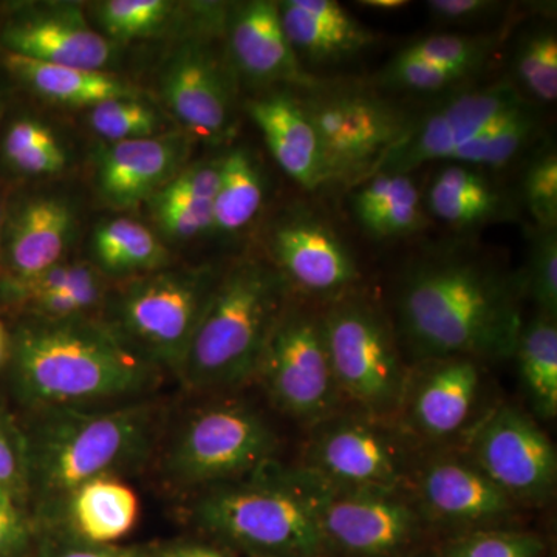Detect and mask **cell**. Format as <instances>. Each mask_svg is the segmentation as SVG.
I'll list each match as a JSON object with an SVG mask.
<instances>
[{
  "instance_id": "cell-1",
  "label": "cell",
  "mask_w": 557,
  "mask_h": 557,
  "mask_svg": "<svg viewBox=\"0 0 557 557\" xmlns=\"http://www.w3.org/2000/svg\"><path fill=\"white\" fill-rule=\"evenodd\" d=\"M522 281L475 252H426L399 281V338L418 361L508 359L522 329Z\"/></svg>"
},
{
  "instance_id": "cell-2",
  "label": "cell",
  "mask_w": 557,
  "mask_h": 557,
  "mask_svg": "<svg viewBox=\"0 0 557 557\" xmlns=\"http://www.w3.org/2000/svg\"><path fill=\"white\" fill-rule=\"evenodd\" d=\"M9 354L11 387L28 412L127 405L161 379V370L90 318H33L16 330Z\"/></svg>"
},
{
  "instance_id": "cell-3",
  "label": "cell",
  "mask_w": 557,
  "mask_h": 557,
  "mask_svg": "<svg viewBox=\"0 0 557 557\" xmlns=\"http://www.w3.org/2000/svg\"><path fill=\"white\" fill-rule=\"evenodd\" d=\"M163 409L149 399L94 409H44L24 424L28 502L61 511L90 480L139 467L159 438Z\"/></svg>"
},
{
  "instance_id": "cell-4",
  "label": "cell",
  "mask_w": 557,
  "mask_h": 557,
  "mask_svg": "<svg viewBox=\"0 0 557 557\" xmlns=\"http://www.w3.org/2000/svg\"><path fill=\"white\" fill-rule=\"evenodd\" d=\"M288 284L276 267L245 259L220 274L182 366L190 391L240 386L252 379L274 325L288 306Z\"/></svg>"
},
{
  "instance_id": "cell-5",
  "label": "cell",
  "mask_w": 557,
  "mask_h": 557,
  "mask_svg": "<svg viewBox=\"0 0 557 557\" xmlns=\"http://www.w3.org/2000/svg\"><path fill=\"white\" fill-rule=\"evenodd\" d=\"M193 519L212 537L259 557H332L293 469L270 463L209 487L194 504Z\"/></svg>"
},
{
  "instance_id": "cell-6",
  "label": "cell",
  "mask_w": 557,
  "mask_h": 557,
  "mask_svg": "<svg viewBox=\"0 0 557 557\" xmlns=\"http://www.w3.org/2000/svg\"><path fill=\"white\" fill-rule=\"evenodd\" d=\"M220 274L203 269L141 274L106 296V327L137 357L177 375Z\"/></svg>"
},
{
  "instance_id": "cell-7",
  "label": "cell",
  "mask_w": 557,
  "mask_h": 557,
  "mask_svg": "<svg viewBox=\"0 0 557 557\" xmlns=\"http://www.w3.org/2000/svg\"><path fill=\"white\" fill-rule=\"evenodd\" d=\"M321 321L341 398L364 416L397 417L410 370L387 319L372 304L344 296L321 313Z\"/></svg>"
},
{
  "instance_id": "cell-8",
  "label": "cell",
  "mask_w": 557,
  "mask_h": 557,
  "mask_svg": "<svg viewBox=\"0 0 557 557\" xmlns=\"http://www.w3.org/2000/svg\"><path fill=\"white\" fill-rule=\"evenodd\" d=\"M300 108L317 134L325 183L364 182L408 134L413 120L379 95L332 87L304 89Z\"/></svg>"
},
{
  "instance_id": "cell-9",
  "label": "cell",
  "mask_w": 557,
  "mask_h": 557,
  "mask_svg": "<svg viewBox=\"0 0 557 557\" xmlns=\"http://www.w3.org/2000/svg\"><path fill=\"white\" fill-rule=\"evenodd\" d=\"M273 428L244 403L197 410L172 440L163 474L177 487L209 490L256 474L276 450Z\"/></svg>"
},
{
  "instance_id": "cell-10",
  "label": "cell",
  "mask_w": 557,
  "mask_h": 557,
  "mask_svg": "<svg viewBox=\"0 0 557 557\" xmlns=\"http://www.w3.org/2000/svg\"><path fill=\"white\" fill-rule=\"evenodd\" d=\"M293 474L332 556L406 557L426 525L409 490L336 486L300 467Z\"/></svg>"
},
{
  "instance_id": "cell-11",
  "label": "cell",
  "mask_w": 557,
  "mask_h": 557,
  "mask_svg": "<svg viewBox=\"0 0 557 557\" xmlns=\"http://www.w3.org/2000/svg\"><path fill=\"white\" fill-rule=\"evenodd\" d=\"M409 442L388 420L335 413L314 424L300 468L336 486L409 490L417 465Z\"/></svg>"
},
{
  "instance_id": "cell-12",
  "label": "cell",
  "mask_w": 557,
  "mask_h": 557,
  "mask_svg": "<svg viewBox=\"0 0 557 557\" xmlns=\"http://www.w3.org/2000/svg\"><path fill=\"white\" fill-rule=\"evenodd\" d=\"M282 412L317 424L335 416L341 399L321 314L285 307L271 332L256 375Z\"/></svg>"
},
{
  "instance_id": "cell-13",
  "label": "cell",
  "mask_w": 557,
  "mask_h": 557,
  "mask_svg": "<svg viewBox=\"0 0 557 557\" xmlns=\"http://www.w3.org/2000/svg\"><path fill=\"white\" fill-rule=\"evenodd\" d=\"M465 456L516 505L548 500L556 486L555 445L536 420L511 405L490 410L472 429Z\"/></svg>"
},
{
  "instance_id": "cell-14",
  "label": "cell",
  "mask_w": 557,
  "mask_h": 557,
  "mask_svg": "<svg viewBox=\"0 0 557 557\" xmlns=\"http://www.w3.org/2000/svg\"><path fill=\"white\" fill-rule=\"evenodd\" d=\"M525 106V98L511 83L463 91L426 119L413 121L406 137L387 153L375 174H410L434 161L446 163L458 149Z\"/></svg>"
},
{
  "instance_id": "cell-15",
  "label": "cell",
  "mask_w": 557,
  "mask_h": 557,
  "mask_svg": "<svg viewBox=\"0 0 557 557\" xmlns=\"http://www.w3.org/2000/svg\"><path fill=\"white\" fill-rule=\"evenodd\" d=\"M424 522L461 533L508 522L516 504L467 456H435L416 465L409 486Z\"/></svg>"
},
{
  "instance_id": "cell-16",
  "label": "cell",
  "mask_w": 557,
  "mask_h": 557,
  "mask_svg": "<svg viewBox=\"0 0 557 557\" xmlns=\"http://www.w3.org/2000/svg\"><path fill=\"white\" fill-rule=\"evenodd\" d=\"M270 249L288 287L314 299L344 298L361 276L354 252L314 212H293L277 223Z\"/></svg>"
},
{
  "instance_id": "cell-17",
  "label": "cell",
  "mask_w": 557,
  "mask_h": 557,
  "mask_svg": "<svg viewBox=\"0 0 557 557\" xmlns=\"http://www.w3.org/2000/svg\"><path fill=\"white\" fill-rule=\"evenodd\" d=\"M409 372L398 416L409 438L442 442L463 432L482 392V369L471 358L429 359Z\"/></svg>"
},
{
  "instance_id": "cell-18",
  "label": "cell",
  "mask_w": 557,
  "mask_h": 557,
  "mask_svg": "<svg viewBox=\"0 0 557 557\" xmlns=\"http://www.w3.org/2000/svg\"><path fill=\"white\" fill-rule=\"evenodd\" d=\"M163 98L197 137L218 145L234 129V94L226 70L211 51L188 46L175 54L163 76Z\"/></svg>"
},
{
  "instance_id": "cell-19",
  "label": "cell",
  "mask_w": 557,
  "mask_h": 557,
  "mask_svg": "<svg viewBox=\"0 0 557 557\" xmlns=\"http://www.w3.org/2000/svg\"><path fill=\"white\" fill-rule=\"evenodd\" d=\"M7 53L47 64L104 70L112 40L87 25L78 7H50L9 22L2 32Z\"/></svg>"
},
{
  "instance_id": "cell-20",
  "label": "cell",
  "mask_w": 557,
  "mask_h": 557,
  "mask_svg": "<svg viewBox=\"0 0 557 557\" xmlns=\"http://www.w3.org/2000/svg\"><path fill=\"white\" fill-rule=\"evenodd\" d=\"M228 47L237 70L255 83H284L302 90L322 83L304 69L289 46L278 2L252 0L237 7L228 21Z\"/></svg>"
},
{
  "instance_id": "cell-21",
  "label": "cell",
  "mask_w": 557,
  "mask_h": 557,
  "mask_svg": "<svg viewBox=\"0 0 557 557\" xmlns=\"http://www.w3.org/2000/svg\"><path fill=\"white\" fill-rule=\"evenodd\" d=\"M188 153L182 137L113 143L100 153L97 185L110 207L129 209L150 200L175 175Z\"/></svg>"
},
{
  "instance_id": "cell-22",
  "label": "cell",
  "mask_w": 557,
  "mask_h": 557,
  "mask_svg": "<svg viewBox=\"0 0 557 557\" xmlns=\"http://www.w3.org/2000/svg\"><path fill=\"white\" fill-rule=\"evenodd\" d=\"M282 27L299 61L329 64L372 46L373 35L335 0L278 2Z\"/></svg>"
},
{
  "instance_id": "cell-23",
  "label": "cell",
  "mask_w": 557,
  "mask_h": 557,
  "mask_svg": "<svg viewBox=\"0 0 557 557\" xmlns=\"http://www.w3.org/2000/svg\"><path fill=\"white\" fill-rule=\"evenodd\" d=\"M72 228L73 212L64 200L44 197L24 205L10 228L7 274L0 281V293L58 265Z\"/></svg>"
},
{
  "instance_id": "cell-24",
  "label": "cell",
  "mask_w": 557,
  "mask_h": 557,
  "mask_svg": "<svg viewBox=\"0 0 557 557\" xmlns=\"http://www.w3.org/2000/svg\"><path fill=\"white\" fill-rule=\"evenodd\" d=\"M247 110L278 168L304 189L321 188L324 185L321 150L298 98L288 94L267 95L248 101Z\"/></svg>"
},
{
  "instance_id": "cell-25",
  "label": "cell",
  "mask_w": 557,
  "mask_h": 557,
  "mask_svg": "<svg viewBox=\"0 0 557 557\" xmlns=\"http://www.w3.org/2000/svg\"><path fill=\"white\" fill-rule=\"evenodd\" d=\"M75 539L94 545H116L137 525V493L115 475L76 487L64 507Z\"/></svg>"
},
{
  "instance_id": "cell-26",
  "label": "cell",
  "mask_w": 557,
  "mask_h": 557,
  "mask_svg": "<svg viewBox=\"0 0 557 557\" xmlns=\"http://www.w3.org/2000/svg\"><path fill=\"white\" fill-rule=\"evenodd\" d=\"M351 211L362 231L376 240L413 236L426 223L420 189L410 174L380 172L359 183Z\"/></svg>"
},
{
  "instance_id": "cell-27",
  "label": "cell",
  "mask_w": 557,
  "mask_h": 557,
  "mask_svg": "<svg viewBox=\"0 0 557 557\" xmlns=\"http://www.w3.org/2000/svg\"><path fill=\"white\" fill-rule=\"evenodd\" d=\"M428 207L440 222L474 228L507 218L508 201L485 172L467 164L446 163L432 180Z\"/></svg>"
},
{
  "instance_id": "cell-28",
  "label": "cell",
  "mask_w": 557,
  "mask_h": 557,
  "mask_svg": "<svg viewBox=\"0 0 557 557\" xmlns=\"http://www.w3.org/2000/svg\"><path fill=\"white\" fill-rule=\"evenodd\" d=\"M220 161H199L180 171L150 199L153 218L166 236L189 240L212 231Z\"/></svg>"
},
{
  "instance_id": "cell-29",
  "label": "cell",
  "mask_w": 557,
  "mask_h": 557,
  "mask_svg": "<svg viewBox=\"0 0 557 557\" xmlns=\"http://www.w3.org/2000/svg\"><path fill=\"white\" fill-rule=\"evenodd\" d=\"M7 69L46 100L65 106H95L137 98L134 87L104 70L67 67L5 54Z\"/></svg>"
},
{
  "instance_id": "cell-30",
  "label": "cell",
  "mask_w": 557,
  "mask_h": 557,
  "mask_svg": "<svg viewBox=\"0 0 557 557\" xmlns=\"http://www.w3.org/2000/svg\"><path fill=\"white\" fill-rule=\"evenodd\" d=\"M520 383L531 409L542 420L557 416V318L536 314L523 321L516 343Z\"/></svg>"
},
{
  "instance_id": "cell-31",
  "label": "cell",
  "mask_w": 557,
  "mask_h": 557,
  "mask_svg": "<svg viewBox=\"0 0 557 557\" xmlns=\"http://www.w3.org/2000/svg\"><path fill=\"white\" fill-rule=\"evenodd\" d=\"M262 172L247 149H233L220 161V178L214 197L212 231L236 234L247 228L263 205Z\"/></svg>"
},
{
  "instance_id": "cell-32",
  "label": "cell",
  "mask_w": 557,
  "mask_h": 557,
  "mask_svg": "<svg viewBox=\"0 0 557 557\" xmlns=\"http://www.w3.org/2000/svg\"><path fill=\"white\" fill-rule=\"evenodd\" d=\"M91 247L100 269L115 276L156 273L170 259L153 233L131 219L102 223L95 231Z\"/></svg>"
},
{
  "instance_id": "cell-33",
  "label": "cell",
  "mask_w": 557,
  "mask_h": 557,
  "mask_svg": "<svg viewBox=\"0 0 557 557\" xmlns=\"http://www.w3.org/2000/svg\"><path fill=\"white\" fill-rule=\"evenodd\" d=\"M537 135V113L527 104L515 115L491 127L482 137L458 149L446 163L467 164L478 170H500L520 156Z\"/></svg>"
},
{
  "instance_id": "cell-34",
  "label": "cell",
  "mask_w": 557,
  "mask_h": 557,
  "mask_svg": "<svg viewBox=\"0 0 557 557\" xmlns=\"http://www.w3.org/2000/svg\"><path fill=\"white\" fill-rule=\"evenodd\" d=\"M515 72L522 89L537 102L557 100V36L541 27L520 40L515 54Z\"/></svg>"
},
{
  "instance_id": "cell-35",
  "label": "cell",
  "mask_w": 557,
  "mask_h": 557,
  "mask_svg": "<svg viewBox=\"0 0 557 557\" xmlns=\"http://www.w3.org/2000/svg\"><path fill=\"white\" fill-rule=\"evenodd\" d=\"M494 44H496V39L491 36L445 33V35H432L418 39L399 53L403 57L412 58V60L463 70L472 75L485 64L491 50L494 49Z\"/></svg>"
},
{
  "instance_id": "cell-36",
  "label": "cell",
  "mask_w": 557,
  "mask_h": 557,
  "mask_svg": "<svg viewBox=\"0 0 557 557\" xmlns=\"http://www.w3.org/2000/svg\"><path fill=\"white\" fill-rule=\"evenodd\" d=\"M544 552V541L537 534L490 528L450 539L438 557H542Z\"/></svg>"
},
{
  "instance_id": "cell-37",
  "label": "cell",
  "mask_w": 557,
  "mask_h": 557,
  "mask_svg": "<svg viewBox=\"0 0 557 557\" xmlns=\"http://www.w3.org/2000/svg\"><path fill=\"white\" fill-rule=\"evenodd\" d=\"M91 129L110 141L157 137L161 120L159 113L138 98L101 102L91 108Z\"/></svg>"
},
{
  "instance_id": "cell-38",
  "label": "cell",
  "mask_w": 557,
  "mask_h": 557,
  "mask_svg": "<svg viewBox=\"0 0 557 557\" xmlns=\"http://www.w3.org/2000/svg\"><path fill=\"white\" fill-rule=\"evenodd\" d=\"M171 11L164 0H109L98 7V20L110 39L132 40L159 30Z\"/></svg>"
},
{
  "instance_id": "cell-39",
  "label": "cell",
  "mask_w": 557,
  "mask_h": 557,
  "mask_svg": "<svg viewBox=\"0 0 557 557\" xmlns=\"http://www.w3.org/2000/svg\"><path fill=\"white\" fill-rule=\"evenodd\" d=\"M523 295L533 300L539 314L557 318V230H539L530 248Z\"/></svg>"
},
{
  "instance_id": "cell-40",
  "label": "cell",
  "mask_w": 557,
  "mask_h": 557,
  "mask_svg": "<svg viewBox=\"0 0 557 557\" xmlns=\"http://www.w3.org/2000/svg\"><path fill=\"white\" fill-rule=\"evenodd\" d=\"M469 76L463 70L443 67L398 53L384 67L380 83L387 89L432 94L449 89Z\"/></svg>"
},
{
  "instance_id": "cell-41",
  "label": "cell",
  "mask_w": 557,
  "mask_h": 557,
  "mask_svg": "<svg viewBox=\"0 0 557 557\" xmlns=\"http://www.w3.org/2000/svg\"><path fill=\"white\" fill-rule=\"evenodd\" d=\"M522 194L537 230H557L556 150H547L528 164Z\"/></svg>"
},
{
  "instance_id": "cell-42",
  "label": "cell",
  "mask_w": 557,
  "mask_h": 557,
  "mask_svg": "<svg viewBox=\"0 0 557 557\" xmlns=\"http://www.w3.org/2000/svg\"><path fill=\"white\" fill-rule=\"evenodd\" d=\"M0 487L28 504V463L24 429L0 405Z\"/></svg>"
},
{
  "instance_id": "cell-43",
  "label": "cell",
  "mask_w": 557,
  "mask_h": 557,
  "mask_svg": "<svg viewBox=\"0 0 557 557\" xmlns=\"http://www.w3.org/2000/svg\"><path fill=\"white\" fill-rule=\"evenodd\" d=\"M25 507L0 487V557H30L35 533Z\"/></svg>"
},
{
  "instance_id": "cell-44",
  "label": "cell",
  "mask_w": 557,
  "mask_h": 557,
  "mask_svg": "<svg viewBox=\"0 0 557 557\" xmlns=\"http://www.w3.org/2000/svg\"><path fill=\"white\" fill-rule=\"evenodd\" d=\"M505 9L497 0H429L432 20L443 25H474L496 17Z\"/></svg>"
},
{
  "instance_id": "cell-45",
  "label": "cell",
  "mask_w": 557,
  "mask_h": 557,
  "mask_svg": "<svg viewBox=\"0 0 557 557\" xmlns=\"http://www.w3.org/2000/svg\"><path fill=\"white\" fill-rule=\"evenodd\" d=\"M54 146H60V143L49 127L36 120L22 119L14 121L7 131L3 138V156L9 160L28 150L54 148Z\"/></svg>"
},
{
  "instance_id": "cell-46",
  "label": "cell",
  "mask_w": 557,
  "mask_h": 557,
  "mask_svg": "<svg viewBox=\"0 0 557 557\" xmlns=\"http://www.w3.org/2000/svg\"><path fill=\"white\" fill-rule=\"evenodd\" d=\"M33 557H157L156 549L121 547V545H94L73 539L72 542L39 548Z\"/></svg>"
},
{
  "instance_id": "cell-47",
  "label": "cell",
  "mask_w": 557,
  "mask_h": 557,
  "mask_svg": "<svg viewBox=\"0 0 557 557\" xmlns=\"http://www.w3.org/2000/svg\"><path fill=\"white\" fill-rule=\"evenodd\" d=\"M7 161L11 168L22 174L50 175L64 170L67 156L61 146H54V148L28 150V152L11 157Z\"/></svg>"
},
{
  "instance_id": "cell-48",
  "label": "cell",
  "mask_w": 557,
  "mask_h": 557,
  "mask_svg": "<svg viewBox=\"0 0 557 557\" xmlns=\"http://www.w3.org/2000/svg\"><path fill=\"white\" fill-rule=\"evenodd\" d=\"M157 557H228L218 548L200 544H177L156 549Z\"/></svg>"
},
{
  "instance_id": "cell-49",
  "label": "cell",
  "mask_w": 557,
  "mask_h": 557,
  "mask_svg": "<svg viewBox=\"0 0 557 557\" xmlns=\"http://www.w3.org/2000/svg\"><path fill=\"white\" fill-rule=\"evenodd\" d=\"M357 3L364 7V9L391 13V11L406 9L410 2L408 0H359Z\"/></svg>"
},
{
  "instance_id": "cell-50",
  "label": "cell",
  "mask_w": 557,
  "mask_h": 557,
  "mask_svg": "<svg viewBox=\"0 0 557 557\" xmlns=\"http://www.w3.org/2000/svg\"><path fill=\"white\" fill-rule=\"evenodd\" d=\"M9 338H7L5 327H3L2 322H0V364H2L3 359H5L7 354H9Z\"/></svg>"
},
{
  "instance_id": "cell-51",
  "label": "cell",
  "mask_w": 557,
  "mask_h": 557,
  "mask_svg": "<svg viewBox=\"0 0 557 557\" xmlns=\"http://www.w3.org/2000/svg\"><path fill=\"white\" fill-rule=\"evenodd\" d=\"M406 557H438V553H434V552H420V553H416V555H409V556H406Z\"/></svg>"
},
{
  "instance_id": "cell-52",
  "label": "cell",
  "mask_w": 557,
  "mask_h": 557,
  "mask_svg": "<svg viewBox=\"0 0 557 557\" xmlns=\"http://www.w3.org/2000/svg\"><path fill=\"white\" fill-rule=\"evenodd\" d=\"M2 219H3L2 205H0V228H2Z\"/></svg>"
}]
</instances>
